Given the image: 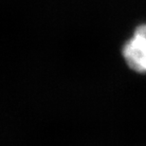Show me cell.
I'll use <instances>...</instances> for the list:
<instances>
[{"mask_svg":"<svg viewBox=\"0 0 146 146\" xmlns=\"http://www.w3.org/2000/svg\"><path fill=\"white\" fill-rule=\"evenodd\" d=\"M125 62L133 70L146 73V24L139 26L122 48Z\"/></svg>","mask_w":146,"mask_h":146,"instance_id":"6da1fadb","label":"cell"}]
</instances>
